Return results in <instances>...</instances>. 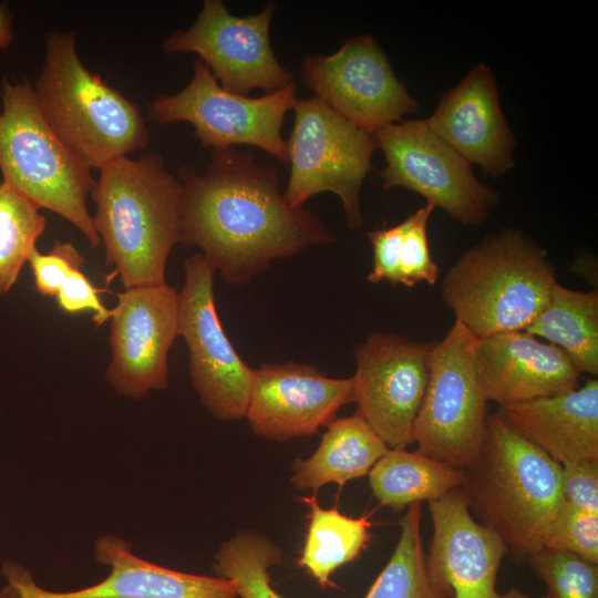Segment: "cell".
I'll use <instances>...</instances> for the list:
<instances>
[{
  "mask_svg": "<svg viewBox=\"0 0 598 598\" xmlns=\"http://www.w3.org/2000/svg\"><path fill=\"white\" fill-rule=\"evenodd\" d=\"M386 165L382 188L404 187L465 226L485 221L498 193L482 184L468 164L424 120H402L373 133Z\"/></svg>",
  "mask_w": 598,
  "mask_h": 598,
  "instance_id": "10",
  "label": "cell"
},
{
  "mask_svg": "<svg viewBox=\"0 0 598 598\" xmlns=\"http://www.w3.org/2000/svg\"><path fill=\"white\" fill-rule=\"evenodd\" d=\"M39 207L0 181V296L17 283L23 266L45 229Z\"/></svg>",
  "mask_w": 598,
  "mask_h": 598,
  "instance_id": "28",
  "label": "cell"
},
{
  "mask_svg": "<svg viewBox=\"0 0 598 598\" xmlns=\"http://www.w3.org/2000/svg\"><path fill=\"white\" fill-rule=\"evenodd\" d=\"M499 598H530L527 595H525L519 589L512 587L507 592L499 594ZM542 598H548L547 596H544Z\"/></svg>",
  "mask_w": 598,
  "mask_h": 598,
  "instance_id": "37",
  "label": "cell"
},
{
  "mask_svg": "<svg viewBox=\"0 0 598 598\" xmlns=\"http://www.w3.org/2000/svg\"><path fill=\"white\" fill-rule=\"evenodd\" d=\"M518 434L557 463L598 461V380L553 396L499 406Z\"/></svg>",
  "mask_w": 598,
  "mask_h": 598,
  "instance_id": "21",
  "label": "cell"
},
{
  "mask_svg": "<svg viewBox=\"0 0 598 598\" xmlns=\"http://www.w3.org/2000/svg\"><path fill=\"white\" fill-rule=\"evenodd\" d=\"M91 197L106 264L124 289L166 283L167 259L181 237L184 190L164 158L146 153L111 161L99 169Z\"/></svg>",
  "mask_w": 598,
  "mask_h": 598,
  "instance_id": "2",
  "label": "cell"
},
{
  "mask_svg": "<svg viewBox=\"0 0 598 598\" xmlns=\"http://www.w3.org/2000/svg\"><path fill=\"white\" fill-rule=\"evenodd\" d=\"M427 126L468 164L499 176L515 165L516 140L489 66L478 63L439 101Z\"/></svg>",
  "mask_w": 598,
  "mask_h": 598,
  "instance_id": "19",
  "label": "cell"
},
{
  "mask_svg": "<svg viewBox=\"0 0 598 598\" xmlns=\"http://www.w3.org/2000/svg\"><path fill=\"white\" fill-rule=\"evenodd\" d=\"M302 501L309 507V523L298 564L322 587L331 586V575L354 560L370 540V523L341 514L337 507L322 508L316 496Z\"/></svg>",
  "mask_w": 598,
  "mask_h": 598,
  "instance_id": "25",
  "label": "cell"
},
{
  "mask_svg": "<svg viewBox=\"0 0 598 598\" xmlns=\"http://www.w3.org/2000/svg\"><path fill=\"white\" fill-rule=\"evenodd\" d=\"M557 283L544 250L503 229L464 251L441 285L443 302L476 338L525 331Z\"/></svg>",
  "mask_w": 598,
  "mask_h": 598,
  "instance_id": "5",
  "label": "cell"
},
{
  "mask_svg": "<svg viewBox=\"0 0 598 598\" xmlns=\"http://www.w3.org/2000/svg\"><path fill=\"white\" fill-rule=\"evenodd\" d=\"M548 598H598V565L560 549L543 547L529 557Z\"/></svg>",
  "mask_w": 598,
  "mask_h": 598,
  "instance_id": "29",
  "label": "cell"
},
{
  "mask_svg": "<svg viewBox=\"0 0 598 598\" xmlns=\"http://www.w3.org/2000/svg\"><path fill=\"white\" fill-rule=\"evenodd\" d=\"M463 471L460 488L470 509L507 550L529 559L544 547L565 502L559 463L495 413L487 416L477 457Z\"/></svg>",
  "mask_w": 598,
  "mask_h": 598,
  "instance_id": "3",
  "label": "cell"
},
{
  "mask_svg": "<svg viewBox=\"0 0 598 598\" xmlns=\"http://www.w3.org/2000/svg\"><path fill=\"white\" fill-rule=\"evenodd\" d=\"M276 4L256 14L233 16L220 0H205L195 22L163 41L168 54L196 53L227 91L247 95L254 89L271 93L293 83L270 42Z\"/></svg>",
  "mask_w": 598,
  "mask_h": 598,
  "instance_id": "12",
  "label": "cell"
},
{
  "mask_svg": "<svg viewBox=\"0 0 598 598\" xmlns=\"http://www.w3.org/2000/svg\"><path fill=\"white\" fill-rule=\"evenodd\" d=\"M178 291L168 286L124 289L111 309L106 381L138 400L168 385V352L178 336Z\"/></svg>",
  "mask_w": 598,
  "mask_h": 598,
  "instance_id": "15",
  "label": "cell"
},
{
  "mask_svg": "<svg viewBox=\"0 0 598 598\" xmlns=\"http://www.w3.org/2000/svg\"><path fill=\"white\" fill-rule=\"evenodd\" d=\"M433 535L426 557L432 578L452 598H499L497 571L507 547L477 522L460 487L429 503Z\"/></svg>",
  "mask_w": 598,
  "mask_h": 598,
  "instance_id": "18",
  "label": "cell"
},
{
  "mask_svg": "<svg viewBox=\"0 0 598 598\" xmlns=\"http://www.w3.org/2000/svg\"><path fill=\"white\" fill-rule=\"evenodd\" d=\"M301 74L316 97L371 133L417 110L416 100L369 34L348 39L333 54L306 56Z\"/></svg>",
  "mask_w": 598,
  "mask_h": 598,
  "instance_id": "14",
  "label": "cell"
},
{
  "mask_svg": "<svg viewBox=\"0 0 598 598\" xmlns=\"http://www.w3.org/2000/svg\"><path fill=\"white\" fill-rule=\"evenodd\" d=\"M292 110L286 200L302 207L317 194L333 193L342 203L348 228L358 229L363 221L360 190L378 148L373 134L316 96L296 99Z\"/></svg>",
  "mask_w": 598,
  "mask_h": 598,
  "instance_id": "7",
  "label": "cell"
},
{
  "mask_svg": "<svg viewBox=\"0 0 598 598\" xmlns=\"http://www.w3.org/2000/svg\"><path fill=\"white\" fill-rule=\"evenodd\" d=\"M0 111V169L3 181L76 227L91 246L100 243L87 208L92 169L60 140L45 120L34 86L4 81Z\"/></svg>",
  "mask_w": 598,
  "mask_h": 598,
  "instance_id": "6",
  "label": "cell"
},
{
  "mask_svg": "<svg viewBox=\"0 0 598 598\" xmlns=\"http://www.w3.org/2000/svg\"><path fill=\"white\" fill-rule=\"evenodd\" d=\"M295 92L293 82L259 97L231 93L196 59L190 82L175 94L154 99L146 113L159 124H192L204 147L251 145L288 163V144L281 127L286 113L295 104Z\"/></svg>",
  "mask_w": 598,
  "mask_h": 598,
  "instance_id": "9",
  "label": "cell"
},
{
  "mask_svg": "<svg viewBox=\"0 0 598 598\" xmlns=\"http://www.w3.org/2000/svg\"><path fill=\"white\" fill-rule=\"evenodd\" d=\"M179 243L197 246L225 280L244 285L277 258L333 241L321 219L291 206L275 168L237 147L213 150L207 169L182 166Z\"/></svg>",
  "mask_w": 598,
  "mask_h": 598,
  "instance_id": "1",
  "label": "cell"
},
{
  "mask_svg": "<svg viewBox=\"0 0 598 598\" xmlns=\"http://www.w3.org/2000/svg\"><path fill=\"white\" fill-rule=\"evenodd\" d=\"M477 338L456 321L432 348L413 442L419 452L464 470L477 457L487 422V400L474 362Z\"/></svg>",
  "mask_w": 598,
  "mask_h": 598,
  "instance_id": "8",
  "label": "cell"
},
{
  "mask_svg": "<svg viewBox=\"0 0 598 598\" xmlns=\"http://www.w3.org/2000/svg\"><path fill=\"white\" fill-rule=\"evenodd\" d=\"M99 289L93 286L82 269L73 270L61 288L55 299L64 312L79 313L92 311L93 321L96 326L104 324L111 318V309H107L99 298Z\"/></svg>",
  "mask_w": 598,
  "mask_h": 598,
  "instance_id": "35",
  "label": "cell"
},
{
  "mask_svg": "<svg viewBox=\"0 0 598 598\" xmlns=\"http://www.w3.org/2000/svg\"><path fill=\"white\" fill-rule=\"evenodd\" d=\"M281 550L266 536L243 530L226 540L213 564L215 576L230 580L239 598H283L270 582L269 568Z\"/></svg>",
  "mask_w": 598,
  "mask_h": 598,
  "instance_id": "27",
  "label": "cell"
},
{
  "mask_svg": "<svg viewBox=\"0 0 598 598\" xmlns=\"http://www.w3.org/2000/svg\"><path fill=\"white\" fill-rule=\"evenodd\" d=\"M525 332L561 349L582 373H598V291L558 282Z\"/></svg>",
  "mask_w": 598,
  "mask_h": 598,
  "instance_id": "23",
  "label": "cell"
},
{
  "mask_svg": "<svg viewBox=\"0 0 598 598\" xmlns=\"http://www.w3.org/2000/svg\"><path fill=\"white\" fill-rule=\"evenodd\" d=\"M565 502L590 513H598V461L561 464Z\"/></svg>",
  "mask_w": 598,
  "mask_h": 598,
  "instance_id": "34",
  "label": "cell"
},
{
  "mask_svg": "<svg viewBox=\"0 0 598 598\" xmlns=\"http://www.w3.org/2000/svg\"><path fill=\"white\" fill-rule=\"evenodd\" d=\"M34 91L52 130L91 169L148 143L138 105L82 63L73 31L47 33Z\"/></svg>",
  "mask_w": 598,
  "mask_h": 598,
  "instance_id": "4",
  "label": "cell"
},
{
  "mask_svg": "<svg viewBox=\"0 0 598 598\" xmlns=\"http://www.w3.org/2000/svg\"><path fill=\"white\" fill-rule=\"evenodd\" d=\"M184 270L178 336L187 344L192 384L212 415L239 420L246 414L256 369L244 362L223 329L214 296L215 268L198 254L186 259Z\"/></svg>",
  "mask_w": 598,
  "mask_h": 598,
  "instance_id": "11",
  "label": "cell"
},
{
  "mask_svg": "<svg viewBox=\"0 0 598 598\" xmlns=\"http://www.w3.org/2000/svg\"><path fill=\"white\" fill-rule=\"evenodd\" d=\"M353 401L352 378H329L305 363H265L256 369L245 417L255 434L283 442L328 426Z\"/></svg>",
  "mask_w": 598,
  "mask_h": 598,
  "instance_id": "17",
  "label": "cell"
},
{
  "mask_svg": "<svg viewBox=\"0 0 598 598\" xmlns=\"http://www.w3.org/2000/svg\"><path fill=\"white\" fill-rule=\"evenodd\" d=\"M389 561L364 598H452L432 578L421 537V504L408 506Z\"/></svg>",
  "mask_w": 598,
  "mask_h": 598,
  "instance_id": "26",
  "label": "cell"
},
{
  "mask_svg": "<svg viewBox=\"0 0 598 598\" xmlns=\"http://www.w3.org/2000/svg\"><path fill=\"white\" fill-rule=\"evenodd\" d=\"M13 40L12 17L8 4L0 3V50L7 48Z\"/></svg>",
  "mask_w": 598,
  "mask_h": 598,
  "instance_id": "36",
  "label": "cell"
},
{
  "mask_svg": "<svg viewBox=\"0 0 598 598\" xmlns=\"http://www.w3.org/2000/svg\"><path fill=\"white\" fill-rule=\"evenodd\" d=\"M327 427L316 452L295 461L291 482L296 488L317 491L329 483L342 485L362 477L389 450L357 413L334 419Z\"/></svg>",
  "mask_w": 598,
  "mask_h": 598,
  "instance_id": "22",
  "label": "cell"
},
{
  "mask_svg": "<svg viewBox=\"0 0 598 598\" xmlns=\"http://www.w3.org/2000/svg\"><path fill=\"white\" fill-rule=\"evenodd\" d=\"M544 547L566 550L598 565V513L564 502L546 535Z\"/></svg>",
  "mask_w": 598,
  "mask_h": 598,
  "instance_id": "30",
  "label": "cell"
},
{
  "mask_svg": "<svg viewBox=\"0 0 598 598\" xmlns=\"http://www.w3.org/2000/svg\"><path fill=\"white\" fill-rule=\"evenodd\" d=\"M434 343L375 332L355 349L357 414L390 448L413 443Z\"/></svg>",
  "mask_w": 598,
  "mask_h": 598,
  "instance_id": "13",
  "label": "cell"
},
{
  "mask_svg": "<svg viewBox=\"0 0 598 598\" xmlns=\"http://www.w3.org/2000/svg\"><path fill=\"white\" fill-rule=\"evenodd\" d=\"M95 559L110 567L100 582L65 592L45 590L23 566L7 561L0 598H238L230 580L182 573L133 554L123 538L104 535L94 544Z\"/></svg>",
  "mask_w": 598,
  "mask_h": 598,
  "instance_id": "16",
  "label": "cell"
},
{
  "mask_svg": "<svg viewBox=\"0 0 598 598\" xmlns=\"http://www.w3.org/2000/svg\"><path fill=\"white\" fill-rule=\"evenodd\" d=\"M404 228L403 220L398 225L367 234L373 249L372 270L368 276L370 282L377 283L385 280L393 285L400 283V254Z\"/></svg>",
  "mask_w": 598,
  "mask_h": 598,
  "instance_id": "33",
  "label": "cell"
},
{
  "mask_svg": "<svg viewBox=\"0 0 598 598\" xmlns=\"http://www.w3.org/2000/svg\"><path fill=\"white\" fill-rule=\"evenodd\" d=\"M474 362L485 399L499 406L569 392L581 374L561 349L525 331L477 338Z\"/></svg>",
  "mask_w": 598,
  "mask_h": 598,
  "instance_id": "20",
  "label": "cell"
},
{
  "mask_svg": "<svg viewBox=\"0 0 598 598\" xmlns=\"http://www.w3.org/2000/svg\"><path fill=\"white\" fill-rule=\"evenodd\" d=\"M368 475L374 497L394 511L436 501L464 480L463 470L405 448H389Z\"/></svg>",
  "mask_w": 598,
  "mask_h": 598,
  "instance_id": "24",
  "label": "cell"
},
{
  "mask_svg": "<svg viewBox=\"0 0 598 598\" xmlns=\"http://www.w3.org/2000/svg\"><path fill=\"white\" fill-rule=\"evenodd\" d=\"M434 208L426 204L404 219L400 254V283L403 286L434 285L439 279L440 270L431 257L427 240V223Z\"/></svg>",
  "mask_w": 598,
  "mask_h": 598,
  "instance_id": "31",
  "label": "cell"
},
{
  "mask_svg": "<svg viewBox=\"0 0 598 598\" xmlns=\"http://www.w3.org/2000/svg\"><path fill=\"white\" fill-rule=\"evenodd\" d=\"M28 264L32 270L35 290L45 297L56 296L59 289L75 269H82L84 257L70 241H56L48 252L34 248Z\"/></svg>",
  "mask_w": 598,
  "mask_h": 598,
  "instance_id": "32",
  "label": "cell"
}]
</instances>
